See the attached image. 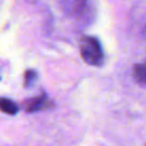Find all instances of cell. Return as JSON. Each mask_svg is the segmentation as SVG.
I'll return each instance as SVG.
<instances>
[{"label": "cell", "instance_id": "1", "mask_svg": "<svg viewBox=\"0 0 146 146\" xmlns=\"http://www.w3.org/2000/svg\"><path fill=\"white\" fill-rule=\"evenodd\" d=\"M82 59L92 66H100L104 63V51L100 42L95 36H84L80 43Z\"/></svg>", "mask_w": 146, "mask_h": 146}, {"label": "cell", "instance_id": "2", "mask_svg": "<svg viewBox=\"0 0 146 146\" xmlns=\"http://www.w3.org/2000/svg\"><path fill=\"white\" fill-rule=\"evenodd\" d=\"M48 103H49V99L44 95H42V96L27 99L26 102H24L23 105L26 112H35V111L47 108L48 106H51V105H48Z\"/></svg>", "mask_w": 146, "mask_h": 146}, {"label": "cell", "instance_id": "3", "mask_svg": "<svg viewBox=\"0 0 146 146\" xmlns=\"http://www.w3.org/2000/svg\"><path fill=\"white\" fill-rule=\"evenodd\" d=\"M132 76L139 86H146V59L133 66Z\"/></svg>", "mask_w": 146, "mask_h": 146}, {"label": "cell", "instance_id": "4", "mask_svg": "<svg viewBox=\"0 0 146 146\" xmlns=\"http://www.w3.org/2000/svg\"><path fill=\"white\" fill-rule=\"evenodd\" d=\"M0 111L9 115H15L18 112V106L8 98H0Z\"/></svg>", "mask_w": 146, "mask_h": 146}, {"label": "cell", "instance_id": "5", "mask_svg": "<svg viewBox=\"0 0 146 146\" xmlns=\"http://www.w3.org/2000/svg\"><path fill=\"white\" fill-rule=\"evenodd\" d=\"M35 78H36V74H35L34 71H32V70L26 71L25 74H24V84L25 86H31L33 83V81L35 80Z\"/></svg>", "mask_w": 146, "mask_h": 146}, {"label": "cell", "instance_id": "6", "mask_svg": "<svg viewBox=\"0 0 146 146\" xmlns=\"http://www.w3.org/2000/svg\"><path fill=\"white\" fill-rule=\"evenodd\" d=\"M144 36H145V40H146V25H145V29H144Z\"/></svg>", "mask_w": 146, "mask_h": 146}]
</instances>
